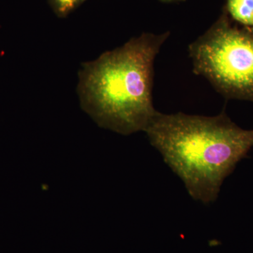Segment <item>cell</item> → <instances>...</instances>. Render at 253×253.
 Instances as JSON below:
<instances>
[{
    "mask_svg": "<svg viewBox=\"0 0 253 253\" xmlns=\"http://www.w3.org/2000/svg\"><path fill=\"white\" fill-rule=\"evenodd\" d=\"M145 132L195 201L215 202L221 186L253 147V129L225 112L213 117L156 113Z\"/></svg>",
    "mask_w": 253,
    "mask_h": 253,
    "instance_id": "cell-1",
    "label": "cell"
},
{
    "mask_svg": "<svg viewBox=\"0 0 253 253\" xmlns=\"http://www.w3.org/2000/svg\"><path fill=\"white\" fill-rule=\"evenodd\" d=\"M169 33H144L83 63L78 94L101 127L123 135L146 130L157 111L152 100L154 63Z\"/></svg>",
    "mask_w": 253,
    "mask_h": 253,
    "instance_id": "cell-2",
    "label": "cell"
},
{
    "mask_svg": "<svg viewBox=\"0 0 253 253\" xmlns=\"http://www.w3.org/2000/svg\"><path fill=\"white\" fill-rule=\"evenodd\" d=\"M163 1H177V0H163Z\"/></svg>",
    "mask_w": 253,
    "mask_h": 253,
    "instance_id": "cell-7",
    "label": "cell"
},
{
    "mask_svg": "<svg viewBox=\"0 0 253 253\" xmlns=\"http://www.w3.org/2000/svg\"><path fill=\"white\" fill-rule=\"evenodd\" d=\"M84 1V0H53V2L56 11L61 16H63L73 11Z\"/></svg>",
    "mask_w": 253,
    "mask_h": 253,
    "instance_id": "cell-5",
    "label": "cell"
},
{
    "mask_svg": "<svg viewBox=\"0 0 253 253\" xmlns=\"http://www.w3.org/2000/svg\"><path fill=\"white\" fill-rule=\"evenodd\" d=\"M194 72L228 99L253 101V35L221 19L189 47Z\"/></svg>",
    "mask_w": 253,
    "mask_h": 253,
    "instance_id": "cell-3",
    "label": "cell"
},
{
    "mask_svg": "<svg viewBox=\"0 0 253 253\" xmlns=\"http://www.w3.org/2000/svg\"><path fill=\"white\" fill-rule=\"evenodd\" d=\"M227 7L236 21L253 26V0H228Z\"/></svg>",
    "mask_w": 253,
    "mask_h": 253,
    "instance_id": "cell-4",
    "label": "cell"
},
{
    "mask_svg": "<svg viewBox=\"0 0 253 253\" xmlns=\"http://www.w3.org/2000/svg\"><path fill=\"white\" fill-rule=\"evenodd\" d=\"M249 32H250V33H252V34L253 35V28H251V30H250V31H249Z\"/></svg>",
    "mask_w": 253,
    "mask_h": 253,
    "instance_id": "cell-6",
    "label": "cell"
}]
</instances>
